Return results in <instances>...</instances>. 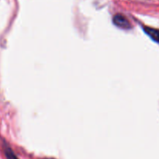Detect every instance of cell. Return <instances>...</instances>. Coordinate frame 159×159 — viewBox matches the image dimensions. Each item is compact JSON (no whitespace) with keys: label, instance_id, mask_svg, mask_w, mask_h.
<instances>
[{"label":"cell","instance_id":"obj_1","mask_svg":"<svg viewBox=\"0 0 159 159\" xmlns=\"http://www.w3.org/2000/svg\"><path fill=\"white\" fill-rule=\"evenodd\" d=\"M113 23L116 26L120 28H124V29H129L130 26V23L127 20V19L121 14H117V15L115 16L114 18H113Z\"/></svg>","mask_w":159,"mask_h":159},{"label":"cell","instance_id":"obj_2","mask_svg":"<svg viewBox=\"0 0 159 159\" xmlns=\"http://www.w3.org/2000/svg\"><path fill=\"white\" fill-rule=\"evenodd\" d=\"M144 30L154 41L159 43V30L157 29H154L152 27H148L144 26Z\"/></svg>","mask_w":159,"mask_h":159},{"label":"cell","instance_id":"obj_3","mask_svg":"<svg viewBox=\"0 0 159 159\" xmlns=\"http://www.w3.org/2000/svg\"><path fill=\"white\" fill-rule=\"evenodd\" d=\"M5 155L7 159H19L9 147L5 148Z\"/></svg>","mask_w":159,"mask_h":159},{"label":"cell","instance_id":"obj_4","mask_svg":"<svg viewBox=\"0 0 159 159\" xmlns=\"http://www.w3.org/2000/svg\"><path fill=\"white\" fill-rule=\"evenodd\" d=\"M48 159H54V158H48Z\"/></svg>","mask_w":159,"mask_h":159}]
</instances>
